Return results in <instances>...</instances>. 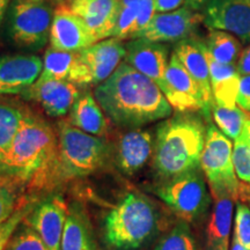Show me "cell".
<instances>
[{"label": "cell", "mask_w": 250, "mask_h": 250, "mask_svg": "<svg viewBox=\"0 0 250 250\" xmlns=\"http://www.w3.org/2000/svg\"><path fill=\"white\" fill-rule=\"evenodd\" d=\"M154 151L152 134L148 131L133 129L122 134L116 146L117 167L126 175L142 169Z\"/></svg>", "instance_id": "44dd1931"}, {"label": "cell", "mask_w": 250, "mask_h": 250, "mask_svg": "<svg viewBox=\"0 0 250 250\" xmlns=\"http://www.w3.org/2000/svg\"><path fill=\"white\" fill-rule=\"evenodd\" d=\"M66 5L83 19L98 42L114 35L120 0H70Z\"/></svg>", "instance_id": "e0dca14e"}, {"label": "cell", "mask_w": 250, "mask_h": 250, "mask_svg": "<svg viewBox=\"0 0 250 250\" xmlns=\"http://www.w3.org/2000/svg\"><path fill=\"white\" fill-rule=\"evenodd\" d=\"M234 239L247 250H250V208L243 203H236Z\"/></svg>", "instance_id": "836d02e7"}, {"label": "cell", "mask_w": 250, "mask_h": 250, "mask_svg": "<svg viewBox=\"0 0 250 250\" xmlns=\"http://www.w3.org/2000/svg\"><path fill=\"white\" fill-rule=\"evenodd\" d=\"M174 54L179 57L180 62H182L183 66L189 72V74L193 78L201 89L205 105L204 115L208 120L214 100L211 88L210 68H208V59L203 50L202 41L187 39L177 42Z\"/></svg>", "instance_id": "d6986e66"}, {"label": "cell", "mask_w": 250, "mask_h": 250, "mask_svg": "<svg viewBox=\"0 0 250 250\" xmlns=\"http://www.w3.org/2000/svg\"><path fill=\"white\" fill-rule=\"evenodd\" d=\"M24 181L11 175L0 174V225L14 213L23 197Z\"/></svg>", "instance_id": "f1b7e54d"}, {"label": "cell", "mask_w": 250, "mask_h": 250, "mask_svg": "<svg viewBox=\"0 0 250 250\" xmlns=\"http://www.w3.org/2000/svg\"><path fill=\"white\" fill-rule=\"evenodd\" d=\"M236 68L240 76H248V74H250V45L247 46L240 55Z\"/></svg>", "instance_id": "74e56055"}, {"label": "cell", "mask_w": 250, "mask_h": 250, "mask_svg": "<svg viewBox=\"0 0 250 250\" xmlns=\"http://www.w3.org/2000/svg\"><path fill=\"white\" fill-rule=\"evenodd\" d=\"M68 208L62 196H51L36 204L24 219L39 233L46 249L62 250V233Z\"/></svg>", "instance_id": "4fadbf2b"}, {"label": "cell", "mask_w": 250, "mask_h": 250, "mask_svg": "<svg viewBox=\"0 0 250 250\" xmlns=\"http://www.w3.org/2000/svg\"><path fill=\"white\" fill-rule=\"evenodd\" d=\"M50 46L56 50L80 52L95 44L98 40L81 18L66 4H58L50 30Z\"/></svg>", "instance_id": "8fae6325"}, {"label": "cell", "mask_w": 250, "mask_h": 250, "mask_svg": "<svg viewBox=\"0 0 250 250\" xmlns=\"http://www.w3.org/2000/svg\"><path fill=\"white\" fill-rule=\"evenodd\" d=\"M236 104L245 111H250V74L240 78Z\"/></svg>", "instance_id": "d590c367"}, {"label": "cell", "mask_w": 250, "mask_h": 250, "mask_svg": "<svg viewBox=\"0 0 250 250\" xmlns=\"http://www.w3.org/2000/svg\"><path fill=\"white\" fill-rule=\"evenodd\" d=\"M204 44L215 61L236 66L242 50L239 40L232 34L223 30H210Z\"/></svg>", "instance_id": "4316f807"}, {"label": "cell", "mask_w": 250, "mask_h": 250, "mask_svg": "<svg viewBox=\"0 0 250 250\" xmlns=\"http://www.w3.org/2000/svg\"><path fill=\"white\" fill-rule=\"evenodd\" d=\"M40 79L65 80L76 85L92 83L90 73L81 59L80 52L62 51L51 46L44 54Z\"/></svg>", "instance_id": "ffe728a7"}, {"label": "cell", "mask_w": 250, "mask_h": 250, "mask_svg": "<svg viewBox=\"0 0 250 250\" xmlns=\"http://www.w3.org/2000/svg\"><path fill=\"white\" fill-rule=\"evenodd\" d=\"M233 204L230 197L215 198L213 213L208 226L205 250H228Z\"/></svg>", "instance_id": "484cf974"}, {"label": "cell", "mask_w": 250, "mask_h": 250, "mask_svg": "<svg viewBox=\"0 0 250 250\" xmlns=\"http://www.w3.org/2000/svg\"><path fill=\"white\" fill-rule=\"evenodd\" d=\"M155 14L154 0H120V14L112 36L122 41L138 39Z\"/></svg>", "instance_id": "7402d4cb"}, {"label": "cell", "mask_w": 250, "mask_h": 250, "mask_svg": "<svg viewBox=\"0 0 250 250\" xmlns=\"http://www.w3.org/2000/svg\"><path fill=\"white\" fill-rule=\"evenodd\" d=\"M58 165V138L41 118L26 114L7 145L0 148V174L26 181Z\"/></svg>", "instance_id": "3957f363"}, {"label": "cell", "mask_w": 250, "mask_h": 250, "mask_svg": "<svg viewBox=\"0 0 250 250\" xmlns=\"http://www.w3.org/2000/svg\"><path fill=\"white\" fill-rule=\"evenodd\" d=\"M9 2H11V0H0V24H1L2 20H4L5 13L7 11Z\"/></svg>", "instance_id": "60d3db41"}, {"label": "cell", "mask_w": 250, "mask_h": 250, "mask_svg": "<svg viewBox=\"0 0 250 250\" xmlns=\"http://www.w3.org/2000/svg\"><path fill=\"white\" fill-rule=\"evenodd\" d=\"M81 59L90 73L92 83H101L116 71L126 57V48L122 40L111 37L99 41L80 51Z\"/></svg>", "instance_id": "ac0fdd59"}, {"label": "cell", "mask_w": 250, "mask_h": 250, "mask_svg": "<svg viewBox=\"0 0 250 250\" xmlns=\"http://www.w3.org/2000/svg\"><path fill=\"white\" fill-rule=\"evenodd\" d=\"M201 169L166 180L155 190L156 196L187 224L201 220L210 208L211 197Z\"/></svg>", "instance_id": "ba28073f"}, {"label": "cell", "mask_w": 250, "mask_h": 250, "mask_svg": "<svg viewBox=\"0 0 250 250\" xmlns=\"http://www.w3.org/2000/svg\"><path fill=\"white\" fill-rule=\"evenodd\" d=\"M203 19V14L188 6L167 13H156L138 39L159 43L181 42L192 35Z\"/></svg>", "instance_id": "7c38bea8"}, {"label": "cell", "mask_w": 250, "mask_h": 250, "mask_svg": "<svg viewBox=\"0 0 250 250\" xmlns=\"http://www.w3.org/2000/svg\"><path fill=\"white\" fill-rule=\"evenodd\" d=\"M201 168L214 199L226 196L237 201L240 183L233 165L232 142L212 124L206 129Z\"/></svg>", "instance_id": "52a82bcc"}, {"label": "cell", "mask_w": 250, "mask_h": 250, "mask_svg": "<svg viewBox=\"0 0 250 250\" xmlns=\"http://www.w3.org/2000/svg\"><path fill=\"white\" fill-rule=\"evenodd\" d=\"M125 48L127 64L161 87L169 62L167 46L146 39H134Z\"/></svg>", "instance_id": "2e32d148"}, {"label": "cell", "mask_w": 250, "mask_h": 250, "mask_svg": "<svg viewBox=\"0 0 250 250\" xmlns=\"http://www.w3.org/2000/svg\"><path fill=\"white\" fill-rule=\"evenodd\" d=\"M203 23L210 30H223L250 41V0H208Z\"/></svg>", "instance_id": "30bf717a"}, {"label": "cell", "mask_w": 250, "mask_h": 250, "mask_svg": "<svg viewBox=\"0 0 250 250\" xmlns=\"http://www.w3.org/2000/svg\"><path fill=\"white\" fill-rule=\"evenodd\" d=\"M70 123L83 132L103 137L109 131V122L102 108L90 93L83 94L74 103L71 110Z\"/></svg>", "instance_id": "cb8c5ba5"}, {"label": "cell", "mask_w": 250, "mask_h": 250, "mask_svg": "<svg viewBox=\"0 0 250 250\" xmlns=\"http://www.w3.org/2000/svg\"><path fill=\"white\" fill-rule=\"evenodd\" d=\"M35 205V202L29 201L26 197H23V199L21 201L20 205L18 206V208L15 210L14 213L12 214L7 220L0 225V250L6 249V247H7L9 240L12 239L15 230H17L18 227L23 223L24 219L27 218V215L33 211Z\"/></svg>", "instance_id": "4dcf8cb0"}, {"label": "cell", "mask_w": 250, "mask_h": 250, "mask_svg": "<svg viewBox=\"0 0 250 250\" xmlns=\"http://www.w3.org/2000/svg\"><path fill=\"white\" fill-rule=\"evenodd\" d=\"M62 250H96L89 219L78 204L68 208Z\"/></svg>", "instance_id": "d4e9b609"}, {"label": "cell", "mask_w": 250, "mask_h": 250, "mask_svg": "<svg viewBox=\"0 0 250 250\" xmlns=\"http://www.w3.org/2000/svg\"><path fill=\"white\" fill-rule=\"evenodd\" d=\"M206 127L199 117L181 115L162 122L156 129L153 166L162 179L169 180L201 168Z\"/></svg>", "instance_id": "7a4b0ae2"}, {"label": "cell", "mask_w": 250, "mask_h": 250, "mask_svg": "<svg viewBox=\"0 0 250 250\" xmlns=\"http://www.w3.org/2000/svg\"><path fill=\"white\" fill-rule=\"evenodd\" d=\"M58 166L67 176H86L103 167L111 147L100 137L83 132L70 122H58Z\"/></svg>", "instance_id": "5b68a950"}, {"label": "cell", "mask_w": 250, "mask_h": 250, "mask_svg": "<svg viewBox=\"0 0 250 250\" xmlns=\"http://www.w3.org/2000/svg\"><path fill=\"white\" fill-rule=\"evenodd\" d=\"M5 250H48L39 233L23 223L18 227Z\"/></svg>", "instance_id": "1f68e13d"}, {"label": "cell", "mask_w": 250, "mask_h": 250, "mask_svg": "<svg viewBox=\"0 0 250 250\" xmlns=\"http://www.w3.org/2000/svg\"><path fill=\"white\" fill-rule=\"evenodd\" d=\"M42 70L43 62L37 56H0V95L26 93Z\"/></svg>", "instance_id": "5bb4252c"}, {"label": "cell", "mask_w": 250, "mask_h": 250, "mask_svg": "<svg viewBox=\"0 0 250 250\" xmlns=\"http://www.w3.org/2000/svg\"><path fill=\"white\" fill-rule=\"evenodd\" d=\"M39 102L50 117H62L73 108L80 98V90L73 83L56 79H37L26 92Z\"/></svg>", "instance_id": "9a60e30c"}, {"label": "cell", "mask_w": 250, "mask_h": 250, "mask_svg": "<svg viewBox=\"0 0 250 250\" xmlns=\"http://www.w3.org/2000/svg\"><path fill=\"white\" fill-rule=\"evenodd\" d=\"M211 112L219 130H221V132L229 139H233L235 142L243 133L248 115L239 105L224 107V105L213 103Z\"/></svg>", "instance_id": "83f0119b"}, {"label": "cell", "mask_w": 250, "mask_h": 250, "mask_svg": "<svg viewBox=\"0 0 250 250\" xmlns=\"http://www.w3.org/2000/svg\"><path fill=\"white\" fill-rule=\"evenodd\" d=\"M26 112L6 103H0V131L17 130Z\"/></svg>", "instance_id": "e575fe53"}, {"label": "cell", "mask_w": 250, "mask_h": 250, "mask_svg": "<svg viewBox=\"0 0 250 250\" xmlns=\"http://www.w3.org/2000/svg\"><path fill=\"white\" fill-rule=\"evenodd\" d=\"M54 1H56V2H57V0H54Z\"/></svg>", "instance_id": "f6af8a7d"}, {"label": "cell", "mask_w": 250, "mask_h": 250, "mask_svg": "<svg viewBox=\"0 0 250 250\" xmlns=\"http://www.w3.org/2000/svg\"><path fill=\"white\" fill-rule=\"evenodd\" d=\"M15 131L17 130H2L0 131V148H2L4 146L11 142L12 137L14 136Z\"/></svg>", "instance_id": "f35d334b"}, {"label": "cell", "mask_w": 250, "mask_h": 250, "mask_svg": "<svg viewBox=\"0 0 250 250\" xmlns=\"http://www.w3.org/2000/svg\"><path fill=\"white\" fill-rule=\"evenodd\" d=\"M94 96L105 115L126 129H138L173 112L160 87L126 62L96 87Z\"/></svg>", "instance_id": "6da1fadb"}, {"label": "cell", "mask_w": 250, "mask_h": 250, "mask_svg": "<svg viewBox=\"0 0 250 250\" xmlns=\"http://www.w3.org/2000/svg\"><path fill=\"white\" fill-rule=\"evenodd\" d=\"M206 1L208 0H186V4L191 9H198L202 6H204Z\"/></svg>", "instance_id": "ab89813d"}, {"label": "cell", "mask_w": 250, "mask_h": 250, "mask_svg": "<svg viewBox=\"0 0 250 250\" xmlns=\"http://www.w3.org/2000/svg\"><path fill=\"white\" fill-rule=\"evenodd\" d=\"M154 250H198L191 229L186 221L171 228L156 243Z\"/></svg>", "instance_id": "f546056e"}, {"label": "cell", "mask_w": 250, "mask_h": 250, "mask_svg": "<svg viewBox=\"0 0 250 250\" xmlns=\"http://www.w3.org/2000/svg\"><path fill=\"white\" fill-rule=\"evenodd\" d=\"M245 133L247 136V138H248L249 143H250V117L248 116L246 121V124H245Z\"/></svg>", "instance_id": "7bdbcfd3"}, {"label": "cell", "mask_w": 250, "mask_h": 250, "mask_svg": "<svg viewBox=\"0 0 250 250\" xmlns=\"http://www.w3.org/2000/svg\"><path fill=\"white\" fill-rule=\"evenodd\" d=\"M161 92L171 108L179 112L205 110L204 101L198 85L186 70L179 57L173 54L168 62Z\"/></svg>", "instance_id": "9c48e42d"}, {"label": "cell", "mask_w": 250, "mask_h": 250, "mask_svg": "<svg viewBox=\"0 0 250 250\" xmlns=\"http://www.w3.org/2000/svg\"><path fill=\"white\" fill-rule=\"evenodd\" d=\"M156 227L158 213L152 202L130 192L105 217V241L117 250L138 249L151 239Z\"/></svg>", "instance_id": "277c9868"}, {"label": "cell", "mask_w": 250, "mask_h": 250, "mask_svg": "<svg viewBox=\"0 0 250 250\" xmlns=\"http://www.w3.org/2000/svg\"><path fill=\"white\" fill-rule=\"evenodd\" d=\"M233 165L237 179L250 184V143L243 133L234 142Z\"/></svg>", "instance_id": "d6a6232c"}, {"label": "cell", "mask_w": 250, "mask_h": 250, "mask_svg": "<svg viewBox=\"0 0 250 250\" xmlns=\"http://www.w3.org/2000/svg\"><path fill=\"white\" fill-rule=\"evenodd\" d=\"M65 1H70V0H57L58 4H64Z\"/></svg>", "instance_id": "ee69618b"}, {"label": "cell", "mask_w": 250, "mask_h": 250, "mask_svg": "<svg viewBox=\"0 0 250 250\" xmlns=\"http://www.w3.org/2000/svg\"><path fill=\"white\" fill-rule=\"evenodd\" d=\"M230 250H247V249L242 245H240V243L237 242V240L234 239V237H233L232 248H230Z\"/></svg>", "instance_id": "b9f144b4"}, {"label": "cell", "mask_w": 250, "mask_h": 250, "mask_svg": "<svg viewBox=\"0 0 250 250\" xmlns=\"http://www.w3.org/2000/svg\"><path fill=\"white\" fill-rule=\"evenodd\" d=\"M54 0H13L9 9L8 34L19 48L42 49L50 39Z\"/></svg>", "instance_id": "8992f818"}, {"label": "cell", "mask_w": 250, "mask_h": 250, "mask_svg": "<svg viewBox=\"0 0 250 250\" xmlns=\"http://www.w3.org/2000/svg\"><path fill=\"white\" fill-rule=\"evenodd\" d=\"M205 57L208 59L210 68L211 88L213 94L214 103L224 107H234L236 105L237 93H239L240 73L235 65L223 64L212 57L208 51L204 42H202Z\"/></svg>", "instance_id": "603a6c76"}, {"label": "cell", "mask_w": 250, "mask_h": 250, "mask_svg": "<svg viewBox=\"0 0 250 250\" xmlns=\"http://www.w3.org/2000/svg\"><path fill=\"white\" fill-rule=\"evenodd\" d=\"M186 0H154L156 13H167V12L176 11Z\"/></svg>", "instance_id": "8d00e7d4"}]
</instances>
